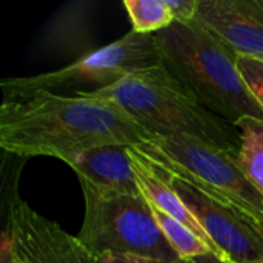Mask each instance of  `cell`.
<instances>
[{"instance_id":"obj_1","label":"cell","mask_w":263,"mask_h":263,"mask_svg":"<svg viewBox=\"0 0 263 263\" xmlns=\"http://www.w3.org/2000/svg\"><path fill=\"white\" fill-rule=\"evenodd\" d=\"M149 137L129 114L105 100L39 91L0 106V148L23 159L49 156L63 162L96 146H137Z\"/></svg>"},{"instance_id":"obj_2","label":"cell","mask_w":263,"mask_h":263,"mask_svg":"<svg viewBox=\"0 0 263 263\" xmlns=\"http://www.w3.org/2000/svg\"><path fill=\"white\" fill-rule=\"evenodd\" d=\"M76 96L117 105L153 136L197 139L236 157L240 149L236 125L202 106L162 63L134 71L112 86Z\"/></svg>"},{"instance_id":"obj_3","label":"cell","mask_w":263,"mask_h":263,"mask_svg":"<svg viewBox=\"0 0 263 263\" xmlns=\"http://www.w3.org/2000/svg\"><path fill=\"white\" fill-rule=\"evenodd\" d=\"M154 40L160 63L202 106L233 125L245 117L263 120L262 106L237 69V55L197 20L174 22Z\"/></svg>"},{"instance_id":"obj_4","label":"cell","mask_w":263,"mask_h":263,"mask_svg":"<svg viewBox=\"0 0 263 263\" xmlns=\"http://www.w3.org/2000/svg\"><path fill=\"white\" fill-rule=\"evenodd\" d=\"M85 217L77 239L96 256L103 253L136 254L171 263L174 253L159 228L143 196H106L80 182Z\"/></svg>"},{"instance_id":"obj_5","label":"cell","mask_w":263,"mask_h":263,"mask_svg":"<svg viewBox=\"0 0 263 263\" xmlns=\"http://www.w3.org/2000/svg\"><path fill=\"white\" fill-rule=\"evenodd\" d=\"M160 63L154 34L129 31L119 40L92 51L57 71L0 82L3 100L28 97L39 91L59 96L91 92L116 85L134 71Z\"/></svg>"},{"instance_id":"obj_6","label":"cell","mask_w":263,"mask_h":263,"mask_svg":"<svg viewBox=\"0 0 263 263\" xmlns=\"http://www.w3.org/2000/svg\"><path fill=\"white\" fill-rule=\"evenodd\" d=\"M136 148L154 165L263 220L262 194L247 179L231 153L182 136H153Z\"/></svg>"},{"instance_id":"obj_7","label":"cell","mask_w":263,"mask_h":263,"mask_svg":"<svg viewBox=\"0 0 263 263\" xmlns=\"http://www.w3.org/2000/svg\"><path fill=\"white\" fill-rule=\"evenodd\" d=\"M154 168L177 191L222 259L230 263H263L262 219L206 194L171 171L157 165Z\"/></svg>"},{"instance_id":"obj_8","label":"cell","mask_w":263,"mask_h":263,"mask_svg":"<svg viewBox=\"0 0 263 263\" xmlns=\"http://www.w3.org/2000/svg\"><path fill=\"white\" fill-rule=\"evenodd\" d=\"M0 263H97V257L60 225L31 210L15 193L6 208Z\"/></svg>"},{"instance_id":"obj_9","label":"cell","mask_w":263,"mask_h":263,"mask_svg":"<svg viewBox=\"0 0 263 263\" xmlns=\"http://www.w3.org/2000/svg\"><path fill=\"white\" fill-rule=\"evenodd\" d=\"M196 20L237 57L263 60V0H199Z\"/></svg>"},{"instance_id":"obj_10","label":"cell","mask_w":263,"mask_h":263,"mask_svg":"<svg viewBox=\"0 0 263 263\" xmlns=\"http://www.w3.org/2000/svg\"><path fill=\"white\" fill-rule=\"evenodd\" d=\"M131 146L123 143L102 145L69 156L63 162L72 168L80 182L100 194L142 196L129 156Z\"/></svg>"},{"instance_id":"obj_11","label":"cell","mask_w":263,"mask_h":263,"mask_svg":"<svg viewBox=\"0 0 263 263\" xmlns=\"http://www.w3.org/2000/svg\"><path fill=\"white\" fill-rule=\"evenodd\" d=\"M129 156H131L137 186H139L142 196L145 197V200L149 203V206L182 222L183 225H186L191 231H194L208 245V248L211 250L213 254L220 257L217 248L213 245L211 239L208 237V234L205 233L202 225L197 222V219L193 216V213L183 203V200L180 199L177 191L157 173L154 165L143 154H140L136 146L129 148Z\"/></svg>"},{"instance_id":"obj_12","label":"cell","mask_w":263,"mask_h":263,"mask_svg":"<svg viewBox=\"0 0 263 263\" xmlns=\"http://www.w3.org/2000/svg\"><path fill=\"white\" fill-rule=\"evenodd\" d=\"M234 125L240 134L239 166L263 197V120L245 117Z\"/></svg>"},{"instance_id":"obj_13","label":"cell","mask_w":263,"mask_h":263,"mask_svg":"<svg viewBox=\"0 0 263 263\" xmlns=\"http://www.w3.org/2000/svg\"><path fill=\"white\" fill-rule=\"evenodd\" d=\"M123 8L139 34H156L174 23L166 0H123Z\"/></svg>"},{"instance_id":"obj_14","label":"cell","mask_w":263,"mask_h":263,"mask_svg":"<svg viewBox=\"0 0 263 263\" xmlns=\"http://www.w3.org/2000/svg\"><path fill=\"white\" fill-rule=\"evenodd\" d=\"M154 219L166 237L168 243L180 259H197L211 253L208 245L182 222L153 208Z\"/></svg>"},{"instance_id":"obj_15","label":"cell","mask_w":263,"mask_h":263,"mask_svg":"<svg viewBox=\"0 0 263 263\" xmlns=\"http://www.w3.org/2000/svg\"><path fill=\"white\" fill-rule=\"evenodd\" d=\"M237 69L256 102L263 109V60L237 57Z\"/></svg>"},{"instance_id":"obj_16","label":"cell","mask_w":263,"mask_h":263,"mask_svg":"<svg viewBox=\"0 0 263 263\" xmlns=\"http://www.w3.org/2000/svg\"><path fill=\"white\" fill-rule=\"evenodd\" d=\"M174 22L179 23H190L194 22L197 17L199 0H166Z\"/></svg>"},{"instance_id":"obj_17","label":"cell","mask_w":263,"mask_h":263,"mask_svg":"<svg viewBox=\"0 0 263 263\" xmlns=\"http://www.w3.org/2000/svg\"><path fill=\"white\" fill-rule=\"evenodd\" d=\"M97 263H162L157 259L136 256V254H122V253H103L97 257Z\"/></svg>"},{"instance_id":"obj_18","label":"cell","mask_w":263,"mask_h":263,"mask_svg":"<svg viewBox=\"0 0 263 263\" xmlns=\"http://www.w3.org/2000/svg\"><path fill=\"white\" fill-rule=\"evenodd\" d=\"M196 262L197 263H230L228 260H225V259H222V257H219V256H216V254H213V253H208V254H205V256L197 257V259H196Z\"/></svg>"},{"instance_id":"obj_19","label":"cell","mask_w":263,"mask_h":263,"mask_svg":"<svg viewBox=\"0 0 263 263\" xmlns=\"http://www.w3.org/2000/svg\"><path fill=\"white\" fill-rule=\"evenodd\" d=\"M171 263H197L196 262V259H176L174 262H171Z\"/></svg>"}]
</instances>
